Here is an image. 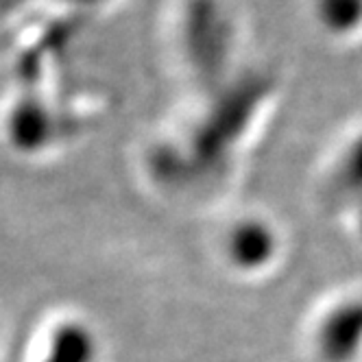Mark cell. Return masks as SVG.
<instances>
[{
	"instance_id": "6da1fadb",
	"label": "cell",
	"mask_w": 362,
	"mask_h": 362,
	"mask_svg": "<svg viewBox=\"0 0 362 362\" xmlns=\"http://www.w3.org/2000/svg\"><path fill=\"white\" fill-rule=\"evenodd\" d=\"M313 29L341 46L362 42V0H303Z\"/></svg>"
}]
</instances>
